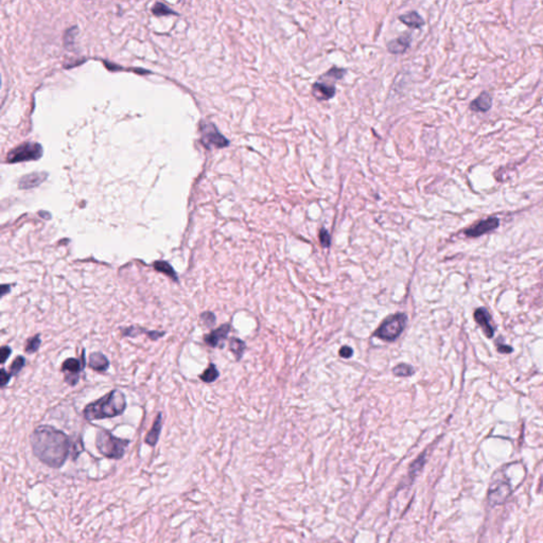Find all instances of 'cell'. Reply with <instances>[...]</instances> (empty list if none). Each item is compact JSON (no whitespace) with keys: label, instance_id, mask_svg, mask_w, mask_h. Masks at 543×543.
Wrapping results in <instances>:
<instances>
[{"label":"cell","instance_id":"cell-1","mask_svg":"<svg viewBox=\"0 0 543 543\" xmlns=\"http://www.w3.org/2000/svg\"><path fill=\"white\" fill-rule=\"evenodd\" d=\"M33 454L46 466L61 468L67 461L70 440L64 432L50 426L36 428L30 437Z\"/></svg>","mask_w":543,"mask_h":543},{"label":"cell","instance_id":"cell-2","mask_svg":"<svg viewBox=\"0 0 543 543\" xmlns=\"http://www.w3.org/2000/svg\"><path fill=\"white\" fill-rule=\"evenodd\" d=\"M126 400L122 392L114 390L104 397L89 403L84 409V417L88 421L113 418L121 415L125 411Z\"/></svg>","mask_w":543,"mask_h":543},{"label":"cell","instance_id":"cell-3","mask_svg":"<svg viewBox=\"0 0 543 543\" xmlns=\"http://www.w3.org/2000/svg\"><path fill=\"white\" fill-rule=\"evenodd\" d=\"M128 444H130V440L118 438L104 429L99 430L97 433V449L101 454L107 458H121L125 453V449Z\"/></svg>","mask_w":543,"mask_h":543},{"label":"cell","instance_id":"cell-4","mask_svg":"<svg viewBox=\"0 0 543 543\" xmlns=\"http://www.w3.org/2000/svg\"><path fill=\"white\" fill-rule=\"evenodd\" d=\"M43 156V148L40 143L25 142L8 153L6 162L16 163L28 160H38Z\"/></svg>","mask_w":543,"mask_h":543},{"label":"cell","instance_id":"cell-5","mask_svg":"<svg viewBox=\"0 0 543 543\" xmlns=\"http://www.w3.org/2000/svg\"><path fill=\"white\" fill-rule=\"evenodd\" d=\"M407 320L408 318L406 314L398 313V314L386 319L380 326V328L376 331L375 335L381 339L392 342V340H395L401 334L404 327L407 325Z\"/></svg>","mask_w":543,"mask_h":543},{"label":"cell","instance_id":"cell-6","mask_svg":"<svg viewBox=\"0 0 543 543\" xmlns=\"http://www.w3.org/2000/svg\"><path fill=\"white\" fill-rule=\"evenodd\" d=\"M202 142L207 149H222L229 145V140L221 134L215 124L204 123L202 125Z\"/></svg>","mask_w":543,"mask_h":543},{"label":"cell","instance_id":"cell-7","mask_svg":"<svg viewBox=\"0 0 543 543\" xmlns=\"http://www.w3.org/2000/svg\"><path fill=\"white\" fill-rule=\"evenodd\" d=\"M84 352L85 351H83L81 355V360H78V358H75V357H70V358H67V360L62 365V373L64 374V376H65V381L69 385L73 386L79 382V375L85 367V358H84L85 353Z\"/></svg>","mask_w":543,"mask_h":543},{"label":"cell","instance_id":"cell-8","mask_svg":"<svg viewBox=\"0 0 543 543\" xmlns=\"http://www.w3.org/2000/svg\"><path fill=\"white\" fill-rule=\"evenodd\" d=\"M511 493L510 485L508 482L498 481L491 484L488 492V500L490 505L496 506L503 504Z\"/></svg>","mask_w":543,"mask_h":543},{"label":"cell","instance_id":"cell-9","mask_svg":"<svg viewBox=\"0 0 543 543\" xmlns=\"http://www.w3.org/2000/svg\"><path fill=\"white\" fill-rule=\"evenodd\" d=\"M499 224H500L499 219L488 218V219L483 220V221H481V222H478L477 224L471 226L470 228H468L467 231L465 232V234L468 237L476 238V237H480V236H482L484 234H487V233L493 231V229H495L496 227L499 226Z\"/></svg>","mask_w":543,"mask_h":543},{"label":"cell","instance_id":"cell-10","mask_svg":"<svg viewBox=\"0 0 543 543\" xmlns=\"http://www.w3.org/2000/svg\"><path fill=\"white\" fill-rule=\"evenodd\" d=\"M474 319L480 325L487 337H492L494 334V328L491 324V316L489 312L485 308H478L474 312Z\"/></svg>","mask_w":543,"mask_h":543},{"label":"cell","instance_id":"cell-11","mask_svg":"<svg viewBox=\"0 0 543 543\" xmlns=\"http://www.w3.org/2000/svg\"><path fill=\"white\" fill-rule=\"evenodd\" d=\"M48 174L46 172H34L24 175L20 182H18V187L20 189H32L34 187L40 186L43 182L47 178Z\"/></svg>","mask_w":543,"mask_h":543},{"label":"cell","instance_id":"cell-12","mask_svg":"<svg viewBox=\"0 0 543 543\" xmlns=\"http://www.w3.org/2000/svg\"><path fill=\"white\" fill-rule=\"evenodd\" d=\"M335 86L327 84V83L315 82L312 85V95L318 101H326L332 99L335 95Z\"/></svg>","mask_w":543,"mask_h":543},{"label":"cell","instance_id":"cell-13","mask_svg":"<svg viewBox=\"0 0 543 543\" xmlns=\"http://www.w3.org/2000/svg\"><path fill=\"white\" fill-rule=\"evenodd\" d=\"M229 331H231V326L228 324L222 325L220 328L214 330L213 332H210L204 337L205 343L210 347H218L220 344H222L226 339Z\"/></svg>","mask_w":543,"mask_h":543},{"label":"cell","instance_id":"cell-14","mask_svg":"<svg viewBox=\"0 0 543 543\" xmlns=\"http://www.w3.org/2000/svg\"><path fill=\"white\" fill-rule=\"evenodd\" d=\"M412 38L409 33L403 34L399 36L398 39L393 40L388 44V49L393 54H401L406 52V50L410 47Z\"/></svg>","mask_w":543,"mask_h":543},{"label":"cell","instance_id":"cell-15","mask_svg":"<svg viewBox=\"0 0 543 543\" xmlns=\"http://www.w3.org/2000/svg\"><path fill=\"white\" fill-rule=\"evenodd\" d=\"M491 105H492V99L490 95L488 93H486V91H484V93H482L475 100L472 101L470 104V108L474 110V112H487V110L490 109Z\"/></svg>","mask_w":543,"mask_h":543},{"label":"cell","instance_id":"cell-16","mask_svg":"<svg viewBox=\"0 0 543 543\" xmlns=\"http://www.w3.org/2000/svg\"><path fill=\"white\" fill-rule=\"evenodd\" d=\"M89 367L96 372H105L109 367L107 357L101 352H94L89 356Z\"/></svg>","mask_w":543,"mask_h":543},{"label":"cell","instance_id":"cell-17","mask_svg":"<svg viewBox=\"0 0 543 543\" xmlns=\"http://www.w3.org/2000/svg\"><path fill=\"white\" fill-rule=\"evenodd\" d=\"M161 426H162V414L159 413L157 415V417H156L154 423H153L152 429L150 430L148 435H146V437H145V443L146 444L152 446V447L156 445V443L158 441L159 435H160Z\"/></svg>","mask_w":543,"mask_h":543},{"label":"cell","instance_id":"cell-18","mask_svg":"<svg viewBox=\"0 0 543 543\" xmlns=\"http://www.w3.org/2000/svg\"><path fill=\"white\" fill-rule=\"evenodd\" d=\"M399 21L410 28H414V29H419V28L425 25L423 18L416 11H412L400 15Z\"/></svg>","mask_w":543,"mask_h":543},{"label":"cell","instance_id":"cell-19","mask_svg":"<svg viewBox=\"0 0 543 543\" xmlns=\"http://www.w3.org/2000/svg\"><path fill=\"white\" fill-rule=\"evenodd\" d=\"M153 265L156 271L164 274L165 276H168V277L171 278L173 281L178 282V277H177L176 272L174 271V269L167 261H155Z\"/></svg>","mask_w":543,"mask_h":543},{"label":"cell","instance_id":"cell-20","mask_svg":"<svg viewBox=\"0 0 543 543\" xmlns=\"http://www.w3.org/2000/svg\"><path fill=\"white\" fill-rule=\"evenodd\" d=\"M229 348H231V350L235 354L237 360H240L245 350V343L237 337H233L231 342H229Z\"/></svg>","mask_w":543,"mask_h":543},{"label":"cell","instance_id":"cell-21","mask_svg":"<svg viewBox=\"0 0 543 543\" xmlns=\"http://www.w3.org/2000/svg\"><path fill=\"white\" fill-rule=\"evenodd\" d=\"M218 377H219V372L217 370V367L215 364L211 363L207 367V370L200 376V378L202 381H204L206 383H211L216 381Z\"/></svg>","mask_w":543,"mask_h":543},{"label":"cell","instance_id":"cell-22","mask_svg":"<svg viewBox=\"0 0 543 543\" xmlns=\"http://www.w3.org/2000/svg\"><path fill=\"white\" fill-rule=\"evenodd\" d=\"M393 374L397 377H410L414 374V368L408 364H399L394 367Z\"/></svg>","mask_w":543,"mask_h":543},{"label":"cell","instance_id":"cell-23","mask_svg":"<svg viewBox=\"0 0 543 543\" xmlns=\"http://www.w3.org/2000/svg\"><path fill=\"white\" fill-rule=\"evenodd\" d=\"M425 463H426V453H423V454H421V455L416 459L415 462H414V463L412 464V466H411V468H410L409 475H410V476H413V477H415V476L419 473V471L421 470V469H422V467H423V465H425Z\"/></svg>","mask_w":543,"mask_h":543},{"label":"cell","instance_id":"cell-24","mask_svg":"<svg viewBox=\"0 0 543 543\" xmlns=\"http://www.w3.org/2000/svg\"><path fill=\"white\" fill-rule=\"evenodd\" d=\"M346 70L345 69H342V68H338V67H332L330 68L325 75L321 77V79H331L333 81H336V80H340L343 78V76L345 75Z\"/></svg>","mask_w":543,"mask_h":543},{"label":"cell","instance_id":"cell-25","mask_svg":"<svg viewBox=\"0 0 543 543\" xmlns=\"http://www.w3.org/2000/svg\"><path fill=\"white\" fill-rule=\"evenodd\" d=\"M40 346H41V336L40 334H36L28 340L27 346H26V352L28 353L36 352L39 350Z\"/></svg>","mask_w":543,"mask_h":543},{"label":"cell","instance_id":"cell-26","mask_svg":"<svg viewBox=\"0 0 543 543\" xmlns=\"http://www.w3.org/2000/svg\"><path fill=\"white\" fill-rule=\"evenodd\" d=\"M152 12L157 15V16H163V15H169V14H176L175 12H173L171 10V8L167 7L163 4H160V3H157L155 4V6L152 8Z\"/></svg>","mask_w":543,"mask_h":543},{"label":"cell","instance_id":"cell-27","mask_svg":"<svg viewBox=\"0 0 543 543\" xmlns=\"http://www.w3.org/2000/svg\"><path fill=\"white\" fill-rule=\"evenodd\" d=\"M25 363H26V361H25L24 356H22V355L17 356L15 360L13 361V363L11 364V367H10L11 376H16V375L20 374V372L23 370V367L25 366Z\"/></svg>","mask_w":543,"mask_h":543},{"label":"cell","instance_id":"cell-28","mask_svg":"<svg viewBox=\"0 0 543 543\" xmlns=\"http://www.w3.org/2000/svg\"><path fill=\"white\" fill-rule=\"evenodd\" d=\"M201 320L207 328H211L216 324V316L213 312H204L201 314Z\"/></svg>","mask_w":543,"mask_h":543},{"label":"cell","instance_id":"cell-29","mask_svg":"<svg viewBox=\"0 0 543 543\" xmlns=\"http://www.w3.org/2000/svg\"><path fill=\"white\" fill-rule=\"evenodd\" d=\"M319 242L323 247H328L330 245V242H331L330 235L325 228H321L319 231Z\"/></svg>","mask_w":543,"mask_h":543},{"label":"cell","instance_id":"cell-30","mask_svg":"<svg viewBox=\"0 0 543 543\" xmlns=\"http://www.w3.org/2000/svg\"><path fill=\"white\" fill-rule=\"evenodd\" d=\"M11 374H9L6 372L5 368H3L2 372H0V380H2V386L3 388H5V386L10 382V379H11Z\"/></svg>","mask_w":543,"mask_h":543},{"label":"cell","instance_id":"cell-31","mask_svg":"<svg viewBox=\"0 0 543 543\" xmlns=\"http://www.w3.org/2000/svg\"><path fill=\"white\" fill-rule=\"evenodd\" d=\"M352 353H353V350L349 346H344L339 349V355L342 357L349 358L352 355Z\"/></svg>","mask_w":543,"mask_h":543},{"label":"cell","instance_id":"cell-32","mask_svg":"<svg viewBox=\"0 0 543 543\" xmlns=\"http://www.w3.org/2000/svg\"><path fill=\"white\" fill-rule=\"evenodd\" d=\"M11 351L12 349L9 346H4L2 348V351H0V354H2V363H5L8 360V357L11 355Z\"/></svg>","mask_w":543,"mask_h":543},{"label":"cell","instance_id":"cell-33","mask_svg":"<svg viewBox=\"0 0 543 543\" xmlns=\"http://www.w3.org/2000/svg\"><path fill=\"white\" fill-rule=\"evenodd\" d=\"M70 32H71L70 30H69V31H67V33H66V35H65V38H67V39L69 38V40H65V45H66V47H69V46H70V45H72V44H73V38H75V34H73V33H70Z\"/></svg>","mask_w":543,"mask_h":543},{"label":"cell","instance_id":"cell-34","mask_svg":"<svg viewBox=\"0 0 543 543\" xmlns=\"http://www.w3.org/2000/svg\"><path fill=\"white\" fill-rule=\"evenodd\" d=\"M498 350H499L500 352H502V353H508V352L512 351V348L509 347V346L503 345V344H502V345L498 344Z\"/></svg>","mask_w":543,"mask_h":543},{"label":"cell","instance_id":"cell-35","mask_svg":"<svg viewBox=\"0 0 543 543\" xmlns=\"http://www.w3.org/2000/svg\"><path fill=\"white\" fill-rule=\"evenodd\" d=\"M10 285L8 284H3L2 285V295H6V294L8 293V291H10Z\"/></svg>","mask_w":543,"mask_h":543}]
</instances>
